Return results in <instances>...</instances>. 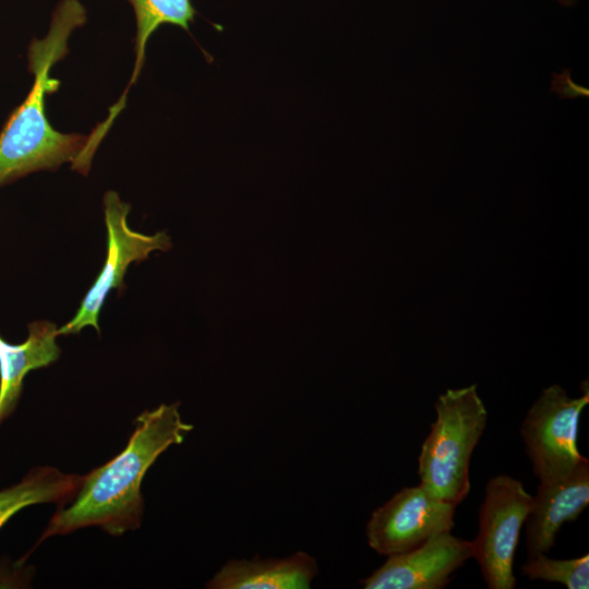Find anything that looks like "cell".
<instances>
[{
    "mask_svg": "<svg viewBox=\"0 0 589 589\" xmlns=\"http://www.w3.org/2000/svg\"><path fill=\"white\" fill-rule=\"evenodd\" d=\"M192 429L182 420L179 402L143 411L134 420L123 450L82 477L76 493L59 506L37 544L87 527H98L116 537L137 529L144 514V476L159 455L169 446L181 444Z\"/></svg>",
    "mask_w": 589,
    "mask_h": 589,
    "instance_id": "obj_1",
    "label": "cell"
},
{
    "mask_svg": "<svg viewBox=\"0 0 589 589\" xmlns=\"http://www.w3.org/2000/svg\"><path fill=\"white\" fill-rule=\"evenodd\" d=\"M86 20L80 0H61L46 36L31 41L27 57L34 76L32 88L0 131V188L36 171L73 164L85 148L88 135L62 133L53 128L46 97L59 89L61 82L50 72L68 55L71 34Z\"/></svg>",
    "mask_w": 589,
    "mask_h": 589,
    "instance_id": "obj_2",
    "label": "cell"
},
{
    "mask_svg": "<svg viewBox=\"0 0 589 589\" xmlns=\"http://www.w3.org/2000/svg\"><path fill=\"white\" fill-rule=\"evenodd\" d=\"M436 418L418 457L420 485L454 505L470 490L469 464L488 421L477 385L447 389L435 401Z\"/></svg>",
    "mask_w": 589,
    "mask_h": 589,
    "instance_id": "obj_3",
    "label": "cell"
},
{
    "mask_svg": "<svg viewBox=\"0 0 589 589\" xmlns=\"http://www.w3.org/2000/svg\"><path fill=\"white\" fill-rule=\"evenodd\" d=\"M581 387L576 398L557 384L543 388L522 421L520 435L539 482L564 479L589 464L577 441L579 418L589 404L588 382Z\"/></svg>",
    "mask_w": 589,
    "mask_h": 589,
    "instance_id": "obj_4",
    "label": "cell"
},
{
    "mask_svg": "<svg viewBox=\"0 0 589 589\" xmlns=\"http://www.w3.org/2000/svg\"><path fill=\"white\" fill-rule=\"evenodd\" d=\"M532 502L521 481L506 474L489 480L479 512L472 558L489 589H514V558Z\"/></svg>",
    "mask_w": 589,
    "mask_h": 589,
    "instance_id": "obj_5",
    "label": "cell"
},
{
    "mask_svg": "<svg viewBox=\"0 0 589 589\" xmlns=\"http://www.w3.org/2000/svg\"><path fill=\"white\" fill-rule=\"evenodd\" d=\"M103 204L107 230L106 259L74 317L58 328L59 336L77 334L86 326L99 333L98 320L105 301L111 290L123 288L129 266L145 261L153 251H167L171 248L170 238L165 232L144 235L130 228L128 215L131 206L117 192L107 191Z\"/></svg>",
    "mask_w": 589,
    "mask_h": 589,
    "instance_id": "obj_6",
    "label": "cell"
},
{
    "mask_svg": "<svg viewBox=\"0 0 589 589\" xmlns=\"http://www.w3.org/2000/svg\"><path fill=\"white\" fill-rule=\"evenodd\" d=\"M456 505L430 495L420 484L399 490L371 515L365 534L381 555L416 549L454 527Z\"/></svg>",
    "mask_w": 589,
    "mask_h": 589,
    "instance_id": "obj_7",
    "label": "cell"
},
{
    "mask_svg": "<svg viewBox=\"0 0 589 589\" xmlns=\"http://www.w3.org/2000/svg\"><path fill=\"white\" fill-rule=\"evenodd\" d=\"M469 558H472V542L445 531L413 550L387 556L361 582L365 589H441Z\"/></svg>",
    "mask_w": 589,
    "mask_h": 589,
    "instance_id": "obj_8",
    "label": "cell"
},
{
    "mask_svg": "<svg viewBox=\"0 0 589 589\" xmlns=\"http://www.w3.org/2000/svg\"><path fill=\"white\" fill-rule=\"evenodd\" d=\"M588 504L589 464L564 479L540 482L525 521L528 558L546 554L561 527L576 520Z\"/></svg>",
    "mask_w": 589,
    "mask_h": 589,
    "instance_id": "obj_9",
    "label": "cell"
},
{
    "mask_svg": "<svg viewBox=\"0 0 589 589\" xmlns=\"http://www.w3.org/2000/svg\"><path fill=\"white\" fill-rule=\"evenodd\" d=\"M27 328V338L22 344H10L0 335V425L14 412L25 376L33 370L49 366L61 353L55 323L36 321Z\"/></svg>",
    "mask_w": 589,
    "mask_h": 589,
    "instance_id": "obj_10",
    "label": "cell"
},
{
    "mask_svg": "<svg viewBox=\"0 0 589 589\" xmlns=\"http://www.w3.org/2000/svg\"><path fill=\"white\" fill-rule=\"evenodd\" d=\"M318 574L314 557L299 551L283 558L228 561L207 582L211 589H308Z\"/></svg>",
    "mask_w": 589,
    "mask_h": 589,
    "instance_id": "obj_11",
    "label": "cell"
},
{
    "mask_svg": "<svg viewBox=\"0 0 589 589\" xmlns=\"http://www.w3.org/2000/svg\"><path fill=\"white\" fill-rule=\"evenodd\" d=\"M133 8L136 24L134 38L135 61L124 93L109 109V116L96 127L106 136L115 119L125 107L130 88L136 83L145 63L146 46L151 36L165 24L181 27L190 33V24L195 22L196 9L191 0H127Z\"/></svg>",
    "mask_w": 589,
    "mask_h": 589,
    "instance_id": "obj_12",
    "label": "cell"
},
{
    "mask_svg": "<svg viewBox=\"0 0 589 589\" xmlns=\"http://www.w3.org/2000/svg\"><path fill=\"white\" fill-rule=\"evenodd\" d=\"M82 477L55 467H36L19 483L0 491V528L21 509L45 503L62 506L76 493Z\"/></svg>",
    "mask_w": 589,
    "mask_h": 589,
    "instance_id": "obj_13",
    "label": "cell"
},
{
    "mask_svg": "<svg viewBox=\"0 0 589 589\" xmlns=\"http://www.w3.org/2000/svg\"><path fill=\"white\" fill-rule=\"evenodd\" d=\"M521 574L530 579L558 582L568 589L589 588V555L580 557L555 560L545 554L528 558L521 566Z\"/></svg>",
    "mask_w": 589,
    "mask_h": 589,
    "instance_id": "obj_14",
    "label": "cell"
},
{
    "mask_svg": "<svg viewBox=\"0 0 589 589\" xmlns=\"http://www.w3.org/2000/svg\"><path fill=\"white\" fill-rule=\"evenodd\" d=\"M561 2V4L563 5H573L575 4L578 0H558Z\"/></svg>",
    "mask_w": 589,
    "mask_h": 589,
    "instance_id": "obj_15",
    "label": "cell"
}]
</instances>
